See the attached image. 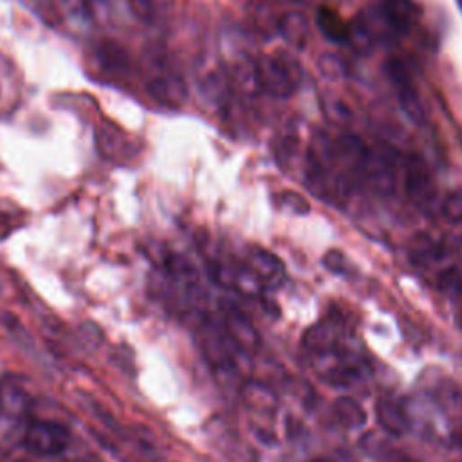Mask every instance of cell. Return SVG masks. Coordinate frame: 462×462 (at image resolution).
<instances>
[{"instance_id":"obj_4","label":"cell","mask_w":462,"mask_h":462,"mask_svg":"<svg viewBox=\"0 0 462 462\" xmlns=\"http://www.w3.org/2000/svg\"><path fill=\"white\" fill-rule=\"evenodd\" d=\"M30 453L55 457L71 446V431L57 421H31L22 437Z\"/></svg>"},{"instance_id":"obj_25","label":"cell","mask_w":462,"mask_h":462,"mask_svg":"<svg viewBox=\"0 0 462 462\" xmlns=\"http://www.w3.org/2000/svg\"><path fill=\"white\" fill-rule=\"evenodd\" d=\"M280 202L282 206L286 208H291L293 211L297 213H307L309 211V204L304 197H300L298 193H293V191H284L280 193Z\"/></svg>"},{"instance_id":"obj_6","label":"cell","mask_w":462,"mask_h":462,"mask_svg":"<svg viewBox=\"0 0 462 462\" xmlns=\"http://www.w3.org/2000/svg\"><path fill=\"white\" fill-rule=\"evenodd\" d=\"M199 338H200V349L208 363L213 367V370H220V372L235 370L234 351L237 349V345L231 342V338L226 334L222 325L206 324Z\"/></svg>"},{"instance_id":"obj_12","label":"cell","mask_w":462,"mask_h":462,"mask_svg":"<svg viewBox=\"0 0 462 462\" xmlns=\"http://www.w3.org/2000/svg\"><path fill=\"white\" fill-rule=\"evenodd\" d=\"M246 268L255 275L262 289H277L284 284L286 279V268L284 262L266 250H253L248 257Z\"/></svg>"},{"instance_id":"obj_24","label":"cell","mask_w":462,"mask_h":462,"mask_svg":"<svg viewBox=\"0 0 462 462\" xmlns=\"http://www.w3.org/2000/svg\"><path fill=\"white\" fill-rule=\"evenodd\" d=\"M62 6L67 15L78 21L89 19V0H62Z\"/></svg>"},{"instance_id":"obj_17","label":"cell","mask_w":462,"mask_h":462,"mask_svg":"<svg viewBox=\"0 0 462 462\" xmlns=\"http://www.w3.org/2000/svg\"><path fill=\"white\" fill-rule=\"evenodd\" d=\"M316 26L318 30L322 31V35L334 42V44H343L349 40V31L351 28L343 22V19L331 8H325L322 6L318 10V15H316Z\"/></svg>"},{"instance_id":"obj_28","label":"cell","mask_w":462,"mask_h":462,"mask_svg":"<svg viewBox=\"0 0 462 462\" xmlns=\"http://www.w3.org/2000/svg\"><path fill=\"white\" fill-rule=\"evenodd\" d=\"M457 253H458V259L462 261V239H460L458 244H457Z\"/></svg>"},{"instance_id":"obj_9","label":"cell","mask_w":462,"mask_h":462,"mask_svg":"<svg viewBox=\"0 0 462 462\" xmlns=\"http://www.w3.org/2000/svg\"><path fill=\"white\" fill-rule=\"evenodd\" d=\"M222 327H224L226 334L231 338V342L237 345L239 351L252 354L261 347V336H259L257 329L252 325V322L241 309H237L234 306H227L224 311Z\"/></svg>"},{"instance_id":"obj_8","label":"cell","mask_w":462,"mask_h":462,"mask_svg":"<svg viewBox=\"0 0 462 462\" xmlns=\"http://www.w3.org/2000/svg\"><path fill=\"white\" fill-rule=\"evenodd\" d=\"M302 345L309 356L327 358L343 349V329L338 322H320L306 331Z\"/></svg>"},{"instance_id":"obj_30","label":"cell","mask_w":462,"mask_h":462,"mask_svg":"<svg viewBox=\"0 0 462 462\" xmlns=\"http://www.w3.org/2000/svg\"><path fill=\"white\" fill-rule=\"evenodd\" d=\"M457 4H458V8H460V12H462V0H457Z\"/></svg>"},{"instance_id":"obj_5","label":"cell","mask_w":462,"mask_h":462,"mask_svg":"<svg viewBox=\"0 0 462 462\" xmlns=\"http://www.w3.org/2000/svg\"><path fill=\"white\" fill-rule=\"evenodd\" d=\"M147 91L155 102L170 107L182 105L188 98V87L182 76L170 69V66L159 57L152 60V66L148 69Z\"/></svg>"},{"instance_id":"obj_20","label":"cell","mask_w":462,"mask_h":462,"mask_svg":"<svg viewBox=\"0 0 462 462\" xmlns=\"http://www.w3.org/2000/svg\"><path fill=\"white\" fill-rule=\"evenodd\" d=\"M199 85H200V93H202L204 98L209 100V102L218 100V98L222 96L224 87H226V84H224V80H222V76H220L218 71H206V73L202 75Z\"/></svg>"},{"instance_id":"obj_22","label":"cell","mask_w":462,"mask_h":462,"mask_svg":"<svg viewBox=\"0 0 462 462\" xmlns=\"http://www.w3.org/2000/svg\"><path fill=\"white\" fill-rule=\"evenodd\" d=\"M442 215L453 224L462 222V191H453L444 199Z\"/></svg>"},{"instance_id":"obj_2","label":"cell","mask_w":462,"mask_h":462,"mask_svg":"<svg viewBox=\"0 0 462 462\" xmlns=\"http://www.w3.org/2000/svg\"><path fill=\"white\" fill-rule=\"evenodd\" d=\"M397 173H399V161H397V152L392 147L385 143L367 147L358 175L372 190L383 195L392 193L397 184Z\"/></svg>"},{"instance_id":"obj_15","label":"cell","mask_w":462,"mask_h":462,"mask_svg":"<svg viewBox=\"0 0 462 462\" xmlns=\"http://www.w3.org/2000/svg\"><path fill=\"white\" fill-rule=\"evenodd\" d=\"M376 419H378L379 426L386 433H390L394 437H401L408 430L406 412L401 406V403H397L392 397H379L378 399V403H376Z\"/></svg>"},{"instance_id":"obj_3","label":"cell","mask_w":462,"mask_h":462,"mask_svg":"<svg viewBox=\"0 0 462 462\" xmlns=\"http://www.w3.org/2000/svg\"><path fill=\"white\" fill-rule=\"evenodd\" d=\"M241 399L250 415H253L255 433L262 442H273V419L279 410V397L271 386L262 381H246L241 388Z\"/></svg>"},{"instance_id":"obj_21","label":"cell","mask_w":462,"mask_h":462,"mask_svg":"<svg viewBox=\"0 0 462 462\" xmlns=\"http://www.w3.org/2000/svg\"><path fill=\"white\" fill-rule=\"evenodd\" d=\"M0 324L4 325V329L24 347L31 345V334L24 329V325L10 313H0Z\"/></svg>"},{"instance_id":"obj_7","label":"cell","mask_w":462,"mask_h":462,"mask_svg":"<svg viewBox=\"0 0 462 462\" xmlns=\"http://www.w3.org/2000/svg\"><path fill=\"white\" fill-rule=\"evenodd\" d=\"M386 73L395 89L399 105L406 114V118L417 125H422L426 120V111L422 107V102L413 85L408 67L401 60H390L386 66Z\"/></svg>"},{"instance_id":"obj_10","label":"cell","mask_w":462,"mask_h":462,"mask_svg":"<svg viewBox=\"0 0 462 462\" xmlns=\"http://www.w3.org/2000/svg\"><path fill=\"white\" fill-rule=\"evenodd\" d=\"M404 188L412 202L417 206H428L433 199V181L426 163L419 155H412L404 164Z\"/></svg>"},{"instance_id":"obj_13","label":"cell","mask_w":462,"mask_h":462,"mask_svg":"<svg viewBox=\"0 0 462 462\" xmlns=\"http://www.w3.org/2000/svg\"><path fill=\"white\" fill-rule=\"evenodd\" d=\"M93 58L98 69L105 75L123 76L130 71V57L118 42H112V40L100 42L93 51Z\"/></svg>"},{"instance_id":"obj_1","label":"cell","mask_w":462,"mask_h":462,"mask_svg":"<svg viewBox=\"0 0 462 462\" xmlns=\"http://www.w3.org/2000/svg\"><path fill=\"white\" fill-rule=\"evenodd\" d=\"M255 71L259 85L275 98L293 96L302 82L300 64L286 53L266 55L259 58Z\"/></svg>"},{"instance_id":"obj_26","label":"cell","mask_w":462,"mask_h":462,"mask_svg":"<svg viewBox=\"0 0 462 462\" xmlns=\"http://www.w3.org/2000/svg\"><path fill=\"white\" fill-rule=\"evenodd\" d=\"M132 13L143 21V22H150L154 19V6L150 0H129Z\"/></svg>"},{"instance_id":"obj_14","label":"cell","mask_w":462,"mask_h":462,"mask_svg":"<svg viewBox=\"0 0 462 462\" xmlns=\"http://www.w3.org/2000/svg\"><path fill=\"white\" fill-rule=\"evenodd\" d=\"M381 13L394 33H404L421 15L419 6L413 0H383Z\"/></svg>"},{"instance_id":"obj_31","label":"cell","mask_w":462,"mask_h":462,"mask_svg":"<svg viewBox=\"0 0 462 462\" xmlns=\"http://www.w3.org/2000/svg\"><path fill=\"white\" fill-rule=\"evenodd\" d=\"M460 325H462V315H460Z\"/></svg>"},{"instance_id":"obj_27","label":"cell","mask_w":462,"mask_h":462,"mask_svg":"<svg viewBox=\"0 0 462 462\" xmlns=\"http://www.w3.org/2000/svg\"><path fill=\"white\" fill-rule=\"evenodd\" d=\"M324 264L334 271V273H345L347 271V264H345V257L340 252H329L324 259Z\"/></svg>"},{"instance_id":"obj_18","label":"cell","mask_w":462,"mask_h":462,"mask_svg":"<svg viewBox=\"0 0 462 462\" xmlns=\"http://www.w3.org/2000/svg\"><path fill=\"white\" fill-rule=\"evenodd\" d=\"M333 412H334V417L338 419V422L349 430L360 428L367 422L365 408L361 406L360 401H356L351 395L338 397L333 404Z\"/></svg>"},{"instance_id":"obj_23","label":"cell","mask_w":462,"mask_h":462,"mask_svg":"<svg viewBox=\"0 0 462 462\" xmlns=\"http://www.w3.org/2000/svg\"><path fill=\"white\" fill-rule=\"evenodd\" d=\"M320 69H322L324 76L333 78V80H338L345 73L343 64L336 55H322L320 57Z\"/></svg>"},{"instance_id":"obj_29","label":"cell","mask_w":462,"mask_h":462,"mask_svg":"<svg viewBox=\"0 0 462 462\" xmlns=\"http://www.w3.org/2000/svg\"><path fill=\"white\" fill-rule=\"evenodd\" d=\"M313 462H331V460L329 458H315Z\"/></svg>"},{"instance_id":"obj_19","label":"cell","mask_w":462,"mask_h":462,"mask_svg":"<svg viewBox=\"0 0 462 462\" xmlns=\"http://www.w3.org/2000/svg\"><path fill=\"white\" fill-rule=\"evenodd\" d=\"M280 31L282 37L295 48L302 49L306 48L307 40H309V22L304 15L300 13H288L282 22H280Z\"/></svg>"},{"instance_id":"obj_16","label":"cell","mask_w":462,"mask_h":462,"mask_svg":"<svg viewBox=\"0 0 462 462\" xmlns=\"http://www.w3.org/2000/svg\"><path fill=\"white\" fill-rule=\"evenodd\" d=\"M444 259L440 246L428 235H415L410 244V261L419 270H433Z\"/></svg>"},{"instance_id":"obj_11","label":"cell","mask_w":462,"mask_h":462,"mask_svg":"<svg viewBox=\"0 0 462 462\" xmlns=\"http://www.w3.org/2000/svg\"><path fill=\"white\" fill-rule=\"evenodd\" d=\"M96 143H98L100 154L111 161H123L134 155L132 139L109 120H102L98 123Z\"/></svg>"}]
</instances>
